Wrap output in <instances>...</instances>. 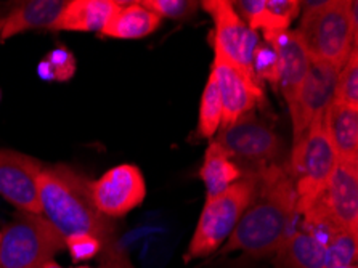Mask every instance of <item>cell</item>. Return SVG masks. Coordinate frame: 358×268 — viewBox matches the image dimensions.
<instances>
[{"label": "cell", "instance_id": "5", "mask_svg": "<svg viewBox=\"0 0 358 268\" xmlns=\"http://www.w3.org/2000/svg\"><path fill=\"white\" fill-rule=\"evenodd\" d=\"M302 216L303 230L323 243L334 232L358 234V167L338 162L327 187Z\"/></svg>", "mask_w": 358, "mask_h": 268}, {"label": "cell", "instance_id": "7", "mask_svg": "<svg viewBox=\"0 0 358 268\" xmlns=\"http://www.w3.org/2000/svg\"><path fill=\"white\" fill-rule=\"evenodd\" d=\"M338 166L334 150L323 127V118L313 122L292 146L287 174L297 198V214H303L313 204Z\"/></svg>", "mask_w": 358, "mask_h": 268}, {"label": "cell", "instance_id": "8", "mask_svg": "<svg viewBox=\"0 0 358 268\" xmlns=\"http://www.w3.org/2000/svg\"><path fill=\"white\" fill-rule=\"evenodd\" d=\"M217 143L229 153L243 175H256L273 164H280L283 143L280 135L254 111L220 129Z\"/></svg>", "mask_w": 358, "mask_h": 268}, {"label": "cell", "instance_id": "24", "mask_svg": "<svg viewBox=\"0 0 358 268\" xmlns=\"http://www.w3.org/2000/svg\"><path fill=\"white\" fill-rule=\"evenodd\" d=\"M333 101L358 108V45L354 47L349 59L339 71Z\"/></svg>", "mask_w": 358, "mask_h": 268}, {"label": "cell", "instance_id": "21", "mask_svg": "<svg viewBox=\"0 0 358 268\" xmlns=\"http://www.w3.org/2000/svg\"><path fill=\"white\" fill-rule=\"evenodd\" d=\"M301 12L299 0H265L254 31H262L264 36L286 31Z\"/></svg>", "mask_w": 358, "mask_h": 268}, {"label": "cell", "instance_id": "15", "mask_svg": "<svg viewBox=\"0 0 358 268\" xmlns=\"http://www.w3.org/2000/svg\"><path fill=\"white\" fill-rule=\"evenodd\" d=\"M323 127L338 162L358 167V108L333 101L323 114Z\"/></svg>", "mask_w": 358, "mask_h": 268}, {"label": "cell", "instance_id": "16", "mask_svg": "<svg viewBox=\"0 0 358 268\" xmlns=\"http://www.w3.org/2000/svg\"><path fill=\"white\" fill-rule=\"evenodd\" d=\"M68 0H29L18 3L5 15L0 42L31 29L55 31L57 23L66 8Z\"/></svg>", "mask_w": 358, "mask_h": 268}, {"label": "cell", "instance_id": "11", "mask_svg": "<svg viewBox=\"0 0 358 268\" xmlns=\"http://www.w3.org/2000/svg\"><path fill=\"white\" fill-rule=\"evenodd\" d=\"M338 74L339 69L329 64L312 62L294 100L287 105L292 121L294 143L310 129L313 122L323 118L324 111L333 103Z\"/></svg>", "mask_w": 358, "mask_h": 268}, {"label": "cell", "instance_id": "31", "mask_svg": "<svg viewBox=\"0 0 358 268\" xmlns=\"http://www.w3.org/2000/svg\"><path fill=\"white\" fill-rule=\"evenodd\" d=\"M42 268H63L62 265H59V264H57V262L55 260H50V262H47V264L45 265H43Z\"/></svg>", "mask_w": 358, "mask_h": 268}, {"label": "cell", "instance_id": "32", "mask_svg": "<svg viewBox=\"0 0 358 268\" xmlns=\"http://www.w3.org/2000/svg\"><path fill=\"white\" fill-rule=\"evenodd\" d=\"M327 268H358L357 265H333V267H327Z\"/></svg>", "mask_w": 358, "mask_h": 268}, {"label": "cell", "instance_id": "2", "mask_svg": "<svg viewBox=\"0 0 358 268\" xmlns=\"http://www.w3.org/2000/svg\"><path fill=\"white\" fill-rule=\"evenodd\" d=\"M90 180L69 166L43 167L37 191L43 217L66 239L76 234L99 238L103 248L117 241L115 220L101 216L94 204Z\"/></svg>", "mask_w": 358, "mask_h": 268}, {"label": "cell", "instance_id": "1", "mask_svg": "<svg viewBox=\"0 0 358 268\" xmlns=\"http://www.w3.org/2000/svg\"><path fill=\"white\" fill-rule=\"evenodd\" d=\"M297 198L283 164H273L256 174V195L241 220L227 239L224 253L241 251L252 257L272 255L294 232Z\"/></svg>", "mask_w": 358, "mask_h": 268}, {"label": "cell", "instance_id": "25", "mask_svg": "<svg viewBox=\"0 0 358 268\" xmlns=\"http://www.w3.org/2000/svg\"><path fill=\"white\" fill-rule=\"evenodd\" d=\"M252 74L259 82H268L273 85L275 90H278L280 82V66H278V57L273 47L267 42H260L256 52L252 55V64H251Z\"/></svg>", "mask_w": 358, "mask_h": 268}, {"label": "cell", "instance_id": "12", "mask_svg": "<svg viewBox=\"0 0 358 268\" xmlns=\"http://www.w3.org/2000/svg\"><path fill=\"white\" fill-rule=\"evenodd\" d=\"M43 169L36 157L15 150H0V196L20 212L39 214L37 177Z\"/></svg>", "mask_w": 358, "mask_h": 268}, {"label": "cell", "instance_id": "6", "mask_svg": "<svg viewBox=\"0 0 358 268\" xmlns=\"http://www.w3.org/2000/svg\"><path fill=\"white\" fill-rule=\"evenodd\" d=\"M64 249V238L39 214L18 212L0 232V268H42Z\"/></svg>", "mask_w": 358, "mask_h": 268}, {"label": "cell", "instance_id": "14", "mask_svg": "<svg viewBox=\"0 0 358 268\" xmlns=\"http://www.w3.org/2000/svg\"><path fill=\"white\" fill-rule=\"evenodd\" d=\"M264 39L273 47L276 57H278V89L281 90V95L285 97L287 105H289L294 100L303 78L308 73L312 59L308 57L306 47H303L296 29H286L281 32H275V34H267L264 36Z\"/></svg>", "mask_w": 358, "mask_h": 268}, {"label": "cell", "instance_id": "13", "mask_svg": "<svg viewBox=\"0 0 358 268\" xmlns=\"http://www.w3.org/2000/svg\"><path fill=\"white\" fill-rule=\"evenodd\" d=\"M210 73L215 78L224 109L220 129L229 127L244 114L254 111V108L265 100L262 85L252 73L225 62L217 55Z\"/></svg>", "mask_w": 358, "mask_h": 268}, {"label": "cell", "instance_id": "9", "mask_svg": "<svg viewBox=\"0 0 358 268\" xmlns=\"http://www.w3.org/2000/svg\"><path fill=\"white\" fill-rule=\"evenodd\" d=\"M214 21V52L235 66L252 73V55L260 43L259 34L238 16L229 0L201 2Z\"/></svg>", "mask_w": 358, "mask_h": 268}, {"label": "cell", "instance_id": "34", "mask_svg": "<svg viewBox=\"0 0 358 268\" xmlns=\"http://www.w3.org/2000/svg\"><path fill=\"white\" fill-rule=\"evenodd\" d=\"M74 268H90V267H74Z\"/></svg>", "mask_w": 358, "mask_h": 268}, {"label": "cell", "instance_id": "20", "mask_svg": "<svg viewBox=\"0 0 358 268\" xmlns=\"http://www.w3.org/2000/svg\"><path fill=\"white\" fill-rule=\"evenodd\" d=\"M199 175L206 187V199H213L236 183L243 177V172L233 162L229 153L217 141H213L206 150Z\"/></svg>", "mask_w": 358, "mask_h": 268}, {"label": "cell", "instance_id": "29", "mask_svg": "<svg viewBox=\"0 0 358 268\" xmlns=\"http://www.w3.org/2000/svg\"><path fill=\"white\" fill-rule=\"evenodd\" d=\"M100 268H135L130 262L126 251L121 248L119 241L108 244L101 251V267Z\"/></svg>", "mask_w": 358, "mask_h": 268}, {"label": "cell", "instance_id": "17", "mask_svg": "<svg viewBox=\"0 0 358 268\" xmlns=\"http://www.w3.org/2000/svg\"><path fill=\"white\" fill-rule=\"evenodd\" d=\"M275 255L276 268H327V248L307 230H294Z\"/></svg>", "mask_w": 358, "mask_h": 268}, {"label": "cell", "instance_id": "23", "mask_svg": "<svg viewBox=\"0 0 358 268\" xmlns=\"http://www.w3.org/2000/svg\"><path fill=\"white\" fill-rule=\"evenodd\" d=\"M324 248H327V267L357 265L358 234L334 232L324 239Z\"/></svg>", "mask_w": 358, "mask_h": 268}, {"label": "cell", "instance_id": "3", "mask_svg": "<svg viewBox=\"0 0 358 268\" xmlns=\"http://www.w3.org/2000/svg\"><path fill=\"white\" fill-rule=\"evenodd\" d=\"M296 31L312 62L341 71L357 47L358 2L327 0L320 8L302 13Z\"/></svg>", "mask_w": 358, "mask_h": 268}, {"label": "cell", "instance_id": "19", "mask_svg": "<svg viewBox=\"0 0 358 268\" xmlns=\"http://www.w3.org/2000/svg\"><path fill=\"white\" fill-rule=\"evenodd\" d=\"M161 18L140 2H119L101 34L113 39H142L158 29Z\"/></svg>", "mask_w": 358, "mask_h": 268}, {"label": "cell", "instance_id": "26", "mask_svg": "<svg viewBox=\"0 0 358 268\" xmlns=\"http://www.w3.org/2000/svg\"><path fill=\"white\" fill-rule=\"evenodd\" d=\"M145 8L159 16V18H169L176 21H185L193 18L201 7L199 2L194 0H143L140 2Z\"/></svg>", "mask_w": 358, "mask_h": 268}, {"label": "cell", "instance_id": "33", "mask_svg": "<svg viewBox=\"0 0 358 268\" xmlns=\"http://www.w3.org/2000/svg\"><path fill=\"white\" fill-rule=\"evenodd\" d=\"M3 21H5V15H0V32H2V27H3Z\"/></svg>", "mask_w": 358, "mask_h": 268}, {"label": "cell", "instance_id": "27", "mask_svg": "<svg viewBox=\"0 0 358 268\" xmlns=\"http://www.w3.org/2000/svg\"><path fill=\"white\" fill-rule=\"evenodd\" d=\"M76 62L73 55L66 48H57L48 53V58L39 64V74L48 71V79L68 80L74 74Z\"/></svg>", "mask_w": 358, "mask_h": 268}, {"label": "cell", "instance_id": "28", "mask_svg": "<svg viewBox=\"0 0 358 268\" xmlns=\"http://www.w3.org/2000/svg\"><path fill=\"white\" fill-rule=\"evenodd\" d=\"M64 249L74 262H85L94 259L103 251V243L90 234H76L64 239Z\"/></svg>", "mask_w": 358, "mask_h": 268}, {"label": "cell", "instance_id": "4", "mask_svg": "<svg viewBox=\"0 0 358 268\" xmlns=\"http://www.w3.org/2000/svg\"><path fill=\"white\" fill-rule=\"evenodd\" d=\"M256 195V175H243L236 183L215 196L206 199L196 230L185 253V262L199 259L215 253L241 220L248 206Z\"/></svg>", "mask_w": 358, "mask_h": 268}, {"label": "cell", "instance_id": "10", "mask_svg": "<svg viewBox=\"0 0 358 268\" xmlns=\"http://www.w3.org/2000/svg\"><path fill=\"white\" fill-rule=\"evenodd\" d=\"M90 193L96 211L115 220L129 214L145 201L143 174L134 164H121L92 182Z\"/></svg>", "mask_w": 358, "mask_h": 268}, {"label": "cell", "instance_id": "30", "mask_svg": "<svg viewBox=\"0 0 358 268\" xmlns=\"http://www.w3.org/2000/svg\"><path fill=\"white\" fill-rule=\"evenodd\" d=\"M231 3L238 16H240L244 23L254 31L259 16L264 10L265 0H238V2H231Z\"/></svg>", "mask_w": 358, "mask_h": 268}, {"label": "cell", "instance_id": "22", "mask_svg": "<svg viewBox=\"0 0 358 268\" xmlns=\"http://www.w3.org/2000/svg\"><path fill=\"white\" fill-rule=\"evenodd\" d=\"M222 116H224V109H222V100L219 89H217V82L214 74H209V79L206 82L199 105V121L196 134L201 139H213L219 132L222 125Z\"/></svg>", "mask_w": 358, "mask_h": 268}, {"label": "cell", "instance_id": "18", "mask_svg": "<svg viewBox=\"0 0 358 268\" xmlns=\"http://www.w3.org/2000/svg\"><path fill=\"white\" fill-rule=\"evenodd\" d=\"M117 7L115 0H68L55 31L101 32Z\"/></svg>", "mask_w": 358, "mask_h": 268}]
</instances>
